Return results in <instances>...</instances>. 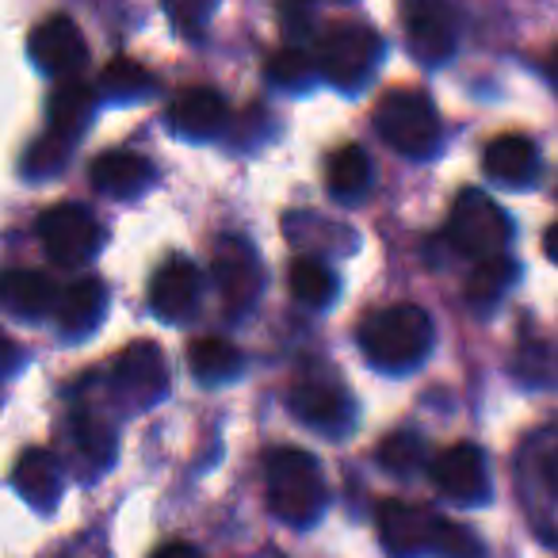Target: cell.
<instances>
[{"mask_svg":"<svg viewBox=\"0 0 558 558\" xmlns=\"http://www.w3.org/2000/svg\"><path fill=\"white\" fill-rule=\"evenodd\" d=\"M405 47L421 65H444L456 54V24L440 4L405 9Z\"/></svg>","mask_w":558,"mask_h":558,"instance_id":"cell-14","label":"cell"},{"mask_svg":"<svg viewBox=\"0 0 558 558\" xmlns=\"http://www.w3.org/2000/svg\"><path fill=\"white\" fill-rule=\"evenodd\" d=\"M39 241L47 256L62 268H81L104 245V226L81 203H58L39 218Z\"/></svg>","mask_w":558,"mask_h":558,"instance_id":"cell-7","label":"cell"},{"mask_svg":"<svg viewBox=\"0 0 558 558\" xmlns=\"http://www.w3.org/2000/svg\"><path fill=\"white\" fill-rule=\"evenodd\" d=\"M440 520L425 505L410 501H383L375 512V532L390 558H421L436 550V535H440Z\"/></svg>","mask_w":558,"mask_h":558,"instance_id":"cell-9","label":"cell"},{"mask_svg":"<svg viewBox=\"0 0 558 558\" xmlns=\"http://www.w3.org/2000/svg\"><path fill=\"white\" fill-rule=\"evenodd\" d=\"M433 482L456 505L489 501V471L478 444H451L433 459Z\"/></svg>","mask_w":558,"mask_h":558,"instance_id":"cell-10","label":"cell"},{"mask_svg":"<svg viewBox=\"0 0 558 558\" xmlns=\"http://www.w3.org/2000/svg\"><path fill=\"white\" fill-rule=\"evenodd\" d=\"M93 108H96V96L85 81H62V85L50 93V104H47V131L62 134V138L77 142L85 134V123L93 119Z\"/></svg>","mask_w":558,"mask_h":558,"instance_id":"cell-21","label":"cell"},{"mask_svg":"<svg viewBox=\"0 0 558 558\" xmlns=\"http://www.w3.org/2000/svg\"><path fill=\"white\" fill-rule=\"evenodd\" d=\"M210 16V4H192V9H169V20L187 35H199L203 32V20Z\"/></svg>","mask_w":558,"mask_h":558,"instance_id":"cell-32","label":"cell"},{"mask_svg":"<svg viewBox=\"0 0 558 558\" xmlns=\"http://www.w3.org/2000/svg\"><path fill=\"white\" fill-rule=\"evenodd\" d=\"M203 276L192 260L169 256L149 279V306L161 322H187L199 306Z\"/></svg>","mask_w":558,"mask_h":558,"instance_id":"cell-12","label":"cell"},{"mask_svg":"<svg viewBox=\"0 0 558 558\" xmlns=\"http://www.w3.org/2000/svg\"><path fill=\"white\" fill-rule=\"evenodd\" d=\"M210 268H215V288H218V299H222L226 311H230L233 318L245 314L248 306L256 303L260 283H264L256 248L248 245L245 238H238V233H226V238H218L215 256H210Z\"/></svg>","mask_w":558,"mask_h":558,"instance_id":"cell-8","label":"cell"},{"mask_svg":"<svg viewBox=\"0 0 558 558\" xmlns=\"http://www.w3.org/2000/svg\"><path fill=\"white\" fill-rule=\"evenodd\" d=\"M512 238L509 215L489 199L478 187H466L456 195L448 215V241L459 256L482 264V260H497V256H509L505 245Z\"/></svg>","mask_w":558,"mask_h":558,"instance_id":"cell-3","label":"cell"},{"mask_svg":"<svg viewBox=\"0 0 558 558\" xmlns=\"http://www.w3.org/2000/svg\"><path fill=\"white\" fill-rule=\"evenodd\" d=\"M318 73V62L306 54L303 47H283L268 58L264 65V77L271 81L276 88H306Z\"/></svg>","mask_w":558,"mask_h":558,"instance_id":"cell-28","label":"cell"},{"mask_svg":"<svg viewBox=\"0 0 558 558\" xmlns=\"http://www.w3.org/2000/svg\"><path fill=\"white\" fill-rule=\"evenodd\" d=\"M543 253H547L550 260L558 264V222L550 226V230H547V238H543Z\"/></svg>","mask_w":558,"mask_h":558,"instance_id":"cell-34","label":"cell"},{"mask_svg":"<svg viewBox=\"0 0 558 558\" xmlns=\"http://www.w3.org/2000/svg\"><path fill=\"white\" fill-rule=\"evenodd\" d=\"M326 184L329 195L341 203H356L372 187V161L360 146H341L326 165Z\"/></svg>","mask_w":558,"mask_h":558,"instance_id":"cell-23","label":"cell"},{"mask_svg":"<svg viewBox=\"0 0 558 558\" xmlns=\"http://www.w3.org/2000/svg\"><path fill=\"white\" fill-rule=\"evenodd\" d=\"M187 367L199 383L215 387V383H230L241 375V352L233 349L226 337H199L187 349Z\"/></svg>","mask_w":558,"mask_h":558,"instance_id":"cell-24","label":"cell"},{"mask_svg":"<svg viewBox=\"0 0 558 558\" xmlns=\"http://www.w3.org/2000/svg\"><path fill=\"white\" fill-rule=\"evenodd\" d=\"M4 306H9L16 318H43V314L58 311V295L43 271L12 268L9 276H4Z\"/></svg>","mask_w":558,"mask_h":558,"instance_id":"cell-22","label":"cell"},{"mask_svg":"<svg viewBox=\"0 0 558 558\" xmlns=\"http://www.w3.org/2000/svg\"><path fill=\"white\" fill-rule=\"evenodd\" d=\"M116 387L134 405H149L165 395L169 387V367H165V352L154 341H134L119 352L116 360Z\"/></svg>","mask_w":558,"mask_h":558,"instance_id":"cell-13","label":"cell"},{"mask_svg":"<svg viewBox=\"0 0 558 558\" xmlns=\"http://www.w3.org/2000/svg\"><path fill=\"white\" fill-rule=\"evenodd\" d=\"M32 62L43 73L58 81H77V73L88 62V47L81 27L70 16H47L39 27L32 32Z\"/></svg>","mask_w":558,"mask_h":558,"instance_id":"cell-11","label":"cell"},{"mask_svg":"<svg viewBox=\"0 0 558 558\" xmlns=\"http://www.w3.org/2000/svg\"><path fill=\"white\" fill-rule=\"evenodd\" d=\"M433 555L436 558H486V547H482V539L466 524L440 520V535H436Z\"/></svg>","mask_w":558,"mask_h":558,"instance_id":"cell-31","label":"cell"},{"mask_svg":"<svg viewBox=\"0 0 558 558\" xmlns=\"http://www.w3.org/2000/svg\"><path fill=\"white\" fill-rule=\"evenodd\" d=\"M288 410L318 433H344L352 425V395L337 375L306 367L291 379Z\"/></svg>","mask_w":558,"mask_h":558,"instance_id":"cell-6","label":"cell"},{"mask_svg":"<svg viewBox=\"0 0 558 558\" xmlns=\"http://www.w3.org/2000/svg\"><path fill=\"white\" fill-rule=\"evenodd\" d=\"M88 180L100 195H111V199H134L149 187L154 180V169H149L146 157L131 154V149H108L93 161L88 169Z\"/></svg>","mask_w":558,"mask_h":558,"instance_id":"cell-18","label":"cell"},{"mask_svg":"<svg viewBox=\"0 0 558 558\" xmlns=\"http://www.w3.org/2000/svg\"><path fill=\"white\" fill-rule=\"evenodd\" d=\"M433 349V318L421 306H383L360 326V352L379 372H413Z\"/></svg>","mask_w":558,"mask_h":558,"instance_id":"cell-1","label":"cell"},{"mask_svg":"<svg viewBox=\"0 0 558 558\" xmlns=\"http://www.w3.org/2000/svg\"><path fill=\"white\" fill-rule=\"evenodd\" d=\"M70 448H73V459H77L81 474L93 478V474H100L104 466H111V459H116V433H111L96 413H73Z\"/></svg>","mask_w":558,"mask_h":558,"instance_id":"cell-20","label":"cell"},{"mask_svg":"<svg viewBox=\"0 0 558 558\" xmlns=\"http://www.w3.org/2000/svg\"><path fill=\"white\" fill-rule=\"evenodd\" d=\"M264 486L268 505L283 524L303 527L314 524L326 509V478L311 451L303 448H276L264 463Z\"/></svg>","mask_w":558,"mask_h":558,"instance_id":"cell-2","label":"cell"},{"mask_svg":"<svg viewBox=\"0 0 558 558\" xmlns=\"http://www.w3.org/2000/svg\"><path fill=\"white\" fill-rule=\"evenodd\" d=\"M375 131L387 146L405 157H428L440 146V116L436 104L417 88H390L375 104Z\"/></svg>","mask_w":558,"mask_h":558,"instance_id":"cell-4","label":"cell"},{"mask_svg":"<svg viewBox=\"0 0 558 558\" xmlns=\"http://www.w3.org/2000/svg\"><path fill=\"white\" fill-rule=\"evenodd\" d=\"M375 459H379L383 471L395 474V478H410V474H417L421 466L428 463V448L417 433H390L387 440L379 444Z\"/></svg>","mask_w":558,"mask_h":558,"instance_id":"cell-27","label":"cell"},{"mask_svg":"<svg viewBox=\"0 0 558 558\" xmlns=\"http://www.w3.org/2000/svg\"><path fill=\"white\" fill-rule=\"evenodd\" d=\"M383 58V39L367 24H333L326 27V35L318 39V77L329 81L341 93H356L360 85H367V77L375 73Z\"/></svg>","mask_w":558,"mask_h":558,"instance_id":"cell-5","label":"cell"},{"mask_svg":"<svg viewBox=\"0 0 558 558\" xmlns=\"http://www.w3.org/2000/svg\"><path fill=\"white\" fill-rule=\"evenodd\" d=\"M73 146H77V142L62 138V134H54V131L39 134V138L32 142V149H27V157H24V172H27V177H35V180L54 177V172L65 169Z\"/></svg>","mask_w":558,"mask_h":558,"instance_id":"cell-30","label":"cell"},{"mask_svg":"<svg viewBox=\"0 0 558 558\" xmlns=\"http://www.w3.org/2000/svg\"><path fill=\"white\" fill-rule=\"evenodd\" d=\"M169 123L180 138L207 142L230 126V111H226V100L215 88H187V93H180L177 100H172Z\"/></svg>","mask_w":558,"mask_h":558,"instance_id":"cell-15","label":"cell"},{"mask_svg":"<svg viewBox=\"0 0 558 558\" xmlns=\"http://www.w3.org/2000/svg\"><path fill=\"white\" fill-rule=\"evenodd\" d=\"M512 279H517V260L512 256H497V260H482L474 264L471 279H466V299L471 306H494L505 291L512 288Z\"/></svg>","mask_w":558,"mask_h":558,"instance_id":"cell-26","label":"cell"},{"mask_svg":"<svg viewBox=\"0 0 558 558\" xmlns=\"http://www.w3.org/2000/svg\"><path fill=\"white\" fill-rule=\"evenodd\" d=\"M12 486H16V494L39 512H50L62 501V471H58L54 456L43 448H32L20 456L16 471H12Z\"/></svg>","mask_w":558,"mask_h":558,"instance_id":"cell-19","label":"cell"},{"mask_svg":"<svg viewBox=\"0 0 558 558\" xmlns=\"http://www.w3.org/2000/svg\"><path fill=\"white\" fill-rule=\"evenodd\" d=\"M288 288L295 295L299 306L311 311H326L337 295V276L329 271V264L314 260V256H295L288 268Z\"/></svg>","mask_w":558,"mask_h":558,"instance_id":"cell-25","label":"cell"},{"mask_svg":"<svg viewBox=\"0 0 558 558\" xmlns=\"http://www.w3.org/2000/svg\"><path fill=\"white\" fill-rule=\"evenodd\" d=\"M547 73H550V81H555V88H558V47L550 50V62H547Z\"/></svg>","mask_w":558,"mask_h":558,"instance_id":"cell-35","label":"cell"},{"mask_svg":"<svg viewBox=\"0 0 558 558\" xmlns=\"http://www.w3.org/2000/svg\"><path fill=\"white\" fill-rule=\"evenodd\" d=\"M149 85H154V77L134 58H116L100 73V93L111 96V100H142L149 93Z\"/></svg>","mask_w":558,"mask_h":558,"instance_id":"cell-29","label":"cell"},{"mask_svg":"<svg viewBox=\"0 0 558 558\" xmlns=\"http://www.w3.org/2000/svg\"><path fill=\"white\" fill-rule=\"evenodd\" d=\"M104 306H108V288H104L100 279L96 276L73 279L70 288L58 295V311H54L58 333H62L65 341L88 337L104 322Z\"/></svg>","mask_w":558,"mask_h":558,"instance_id":"cell-16","label":"cell"},{"mask_svg":"<svg viewBox=\"0 0 558 558\" xmlns=\"http://www.w3.org/2000/svg\"><path fill=\"white\" fill-rule=\"evenodd\" d=\"M482 172H486L494 184L505 187H527L539 172V149L524 134H501L486 146L482 157Z\"/></svg>","mask_w":558,"mask_h":558,"instance_id":"cell-17","label":"cell"},{"mask_svg":"<svg viewBox=\"0 0 558 558\" xmlns=\"http://www.w3.org/2000/svg\"><path fill=\"white\" fill-rule=\"evenodd\" d=\"M154 558H199V550H195L192 543H161V547L154 550Z\"/></svg>","mask_w":558,"mask_h":558,"instance_id":"cell-33","label":"cell"}]
</instances>
